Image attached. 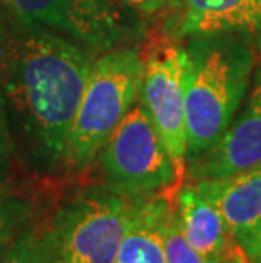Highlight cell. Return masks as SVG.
Masks as SVG:
<instances>
[{
    "label": "cell",
    "instance_id": "obj_1",
    "mask_svg": "<svg viewBox=\"0 0 261 263\" xmlns=\"http://www.w3.org/2000/svg\"><path fill=\"white\" fill-rule=\"evenodd\" d=\"M93 51L48 31L31 29L9 65L5 92L27 143L44 165H59L80 105Z\"/></svg>",
    "mask_w": 261,
    "mask_h": 263
},
{
    "label": "cell",
    "instance_id": "obj_2",
    "mask_svg": "<svg viewBox=\"0 0 261 263\" xmlns=\"http://www.w3.org/2000/svg\"><path fill=\"white\" fill-rule=\"evenodd\" d=\"M187 163L204 155L229 127L246 99L258 49L254 34L226 32L187 37Z\"/></svg>",
    "mask_w": 261,
    "mask_h": 263
},
{
    "label": "cell",
    "instance_id": "obj_3",
    "mask_svg": "<svg viewBox=\"0 0 261 263\" xmlns=\"http://www.w3.org/2000/svg\"><path fill=\"white\" fill-rule=\"evenodd\" d=\"M141 83L143 53L134 46L110 49L93 60L61 165L83 170L97 160L102 144L136 105Z\"/></svg>",
    "mask_w": 261,
    "mask_h": 263
},
{
    "label": "cell",
    "instance_id": "obj_4",
    "mask_svg": "<svg viewBox=\"0 0 261 263\" xmlns=\"http://www.w3.org/2000/svg\"><path fill=\"white\" fill-rule=\"evenodd\" d=\"M136 197L110 185H90L44 222L56 263H114Z\"/></svg>",
    "mask_w": 261,
    "mask_h": 263
},
{
    "label": "cell",
    "instance_id": "obj_5",
    "mask_svg": "<svg viewBox=\"0 0 261 263\" xmlns=\"http://www.w3.org/2000/svg\"><path fill=\"white\" fill-rule=\"evenodd\" d=\"M22 24L63 36L90 51L134 46L146 34L143 15L127 0H7Z\"/></svg>",
    "mask_w": 261,
    "mask_h": 263
},
{
    "label": "cell",
    "instance_id": "obj_6",
    "mask_svg": "<svg viewBox=\"0 0 261 263\" xmlns=\"http://www.w3.org/2000/svg\"><path fill=\"white\" fill-rule=\"evenodd\" d=\"M107 185L131 197L176 190L171 156L141 104L132 105L97 155Z\"/></svg>",
    "mask_w": 261,
    "mask_h": 263
},
{
    "label": "cell",
    "instance_id": "obj_7",
    "mask_svg": "<svg viewBox=\"0 0 261 263\" xmlns=\"http://www.w3.org/2000/svg\"><path fill=\"white\" fill-rule=\"evenodd\" d=\"M185 68V48L175 41H158L143 53L141 105L168 149L180 183L187 175Z\"/></svg>",
    "mask_w": 261,
    "mask_h": 263
},
{
    "label": "cell",
    "instance_id": "obj_8",
    "mask_svg": "<svg viewBox=\"0 0 261 263\" xmlns=\"http://www.w3.org/2000/svg\"><path fill=\"white\" fill-rule=\"evenodd\" d=\"M261 166V63L239 112L224 134L197 160L187 163L190 182L214 180Z\"/></svg>",
    "mask_w": 261,
    "mask_h": 263
},
{
    "label": "cell",
    "instance_id": "obj_9",
    "mask_svg": "<svg viewBox=\"0 0 261 263\" xmlns=\"http://www.w3.org/2000/svg\"><path fill=\"white\" fill-rule=\"evenodd\" d=\"M193 183L219 209L227 231L237 243L261 226V166Z\"/></svg>",
    "mask_w": 261,
    "mask_h": 263
},
{
    "label": "cell",
    "instance_id": "obj_10",
    "mask_svg": "<svg viewBox=\"0 0 261 263\" xmlns=\"http://www.w3.org/2000/svg\"><path fill=\"white\" fill-rule=\"evenodd\" d=\"M175 36L193 37L226 32L256 34L261 0H180Z\"/></svg>",
    "mask_w": 261,
    "mask_h": 263
},
{
    "label": "cell",
    "instance_id": "obj_11",
    "mask_svg": "<svg viewBox=\"0 0 261 263\" xmlns=\"http://www.w3.org/2000/svg\"><path fill=\"white\" fill-rule=\"evenodd\" d=\"M175 192L136 197L131 207L124 238L114 263H168L165 253L163 229L173 205Z\"/></svg>",
    "mask_w": 261,
    "mask_h": 263
},
{
    "label": "cell",
    "instance_id": "obj_12",
    "mask_svg": "<svg viewBox=\"0 0 261 263\" xmlns=\"http://www.w3.org/2000/svg\"><path fill=\"white\" fill-rule=\"evenodd\" d=\"M175 205L187 239L209 263L220 258L236 241L227 231L219 209L193 182L183 183L175 190Z\"/></svg>",
    "mask_w": 261,
    "mask_h": 263
},
{
    "label": "cell",
    "instance_id": "obj_13",
    "mask_svg": "<svg viewBox=\"0 0 261 263\" xmlns=\"http://www.w3.org/2000/svg\"><path fill=\"white\" fill-rule=\"evenodd\" d=\"M37 205L32 199L0 185V251L37 224Z\"/></svg>",
    "mask_w": 261,
    "mask_h": 263
},
{
    "label": "cell",
    "instance_id": "obj_14",
    "mask_svg": "<svg viewBox=\"0 0 261 263\" xmlns=\"http://www.w3.org/2000/svg\"><path fill=\"white\" fill-rule=\"evenodd\" d=\"M0 263H56L44 222H37L0 251Z\"/></svg>",
    "mask_w": 261,
    "mask_h": 263
},
{
    "label": "cell",
    "instance_id": "obj_15",
    "mask_svg": "<svg viewBox=\"0 0 261 263\" xmlns=\"http://www.w3.org/2000/svg\"><path fill=\"white\" fill-rule=\"evenodd\" d=\"M163 243H165L166 261L168 263H209V260L198 253L192 246V243L187 239L185 233H183L175 200L165 222Z\"/></svg>",
    "mask_w": 261,
    "mask_h": 263
},
{
    "label": "cell",
    "instance_id": "obj_16",
    "mask_svg": "<svg viewBox=\"0 0 261 263\" xmlns=\"http://www.w3.org/2000/svg\"><path fill=\"white\" fill-rule=\"evenodd\" d=\"M12 151H14L12 138H10L4 110L0 107V185L5 183V177H7L10 165H12Z\"/></svg>",
    "mask_w": 261,
    "mask_h": 263
},
{
    "label": "cell",
    "instance_id": "obj_17",
    "mask_svg": "<svg viewBox=\"0 0 261 263\" xmlns=\"http://www.w3.org/2000/svg\"><path fill=\"white\" fill-rule=\"evenodd\" d=\"M131 7H134L141 15L143 14H159L171 9H178L180 0H127Z\"/></svg>",
    "mask_w": 261,
    "mask_h": 263
},
{
    "label": "cell",
    "instance_id": "obj_18",
    "mask_svg": "<svg viewBox=\"0 0 261 263\" xmlns=\"http://www.w3.org/2000/svg\"><path fill=\"white\" fill-rule=\"evenodd\" d=\"M241 248L244 250V253L248 255V258L251 263H261V226L258 229L246 236L239 241Z\"/></svg>",
    "mask_w": 261,
    "mask_h": 263
},
{
    "label": "cell",
    "instance_id": "obj_19",
    "mask_svg": "<svg viewBox=\"0 0 261 263\" xmlns=\"http://www.w3.org/2000/svg\"><path fill=\"white\" fill-rule=\"evenodd\" d=\"M212 263H251V261H249L248 255L244 253L241 245L237 241H234L229 246V250H227L226 253L220 256V258H217Z\"/></svg>",
    "mask_w": 261,
    "mask_h": 263
},
{
    "label": "cell",
    "instance_id": "obj_20",
    "mask_svg": "<svg viewBox=\"0 0 261 263\" xmlns=\"http://www.w3.org/2000/svg\"><path fill=\"white\" fill-rule=\"evenodd\" d=\"M254 41H256V49H258V54L261 58V27L256 31V34H254Z\"/></svg>",
    "mask_w": 261,
    "mask_h": 263
}]
</instances>
